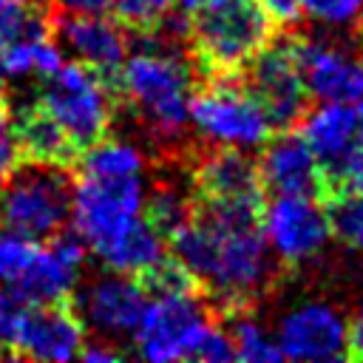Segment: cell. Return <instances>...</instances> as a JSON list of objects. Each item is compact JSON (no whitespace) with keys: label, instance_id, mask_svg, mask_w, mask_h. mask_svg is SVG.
Wrapping results in <instances>:
<instances>
[{"label":"cell","instance_id":"1","mask_svg":"<svg viewBox=\"0 0 363 363\" xmlns=\"http://www.w3.org/2000/svg\"><path fill=\"white\" fill-rule=\"evenodd\" d=\"M164 247L190 269L218 315L255 309L284 269L264 238L261 210L250 207L196 201Z\"/></svg>","mask_w":363,"mask_h":363},{"label":"cell","instance_id":"2","mask_svg":"<svg viewBox=\"0 0 363 363\" xmlns=\"http://www.w3.org/2000/svg\"><path fill=\"white\" fill-rule=\"evenodd\" d=\"M142 48L125 57L116 77V108H125L156 162L182 159L193 145L190 133V94L199 82V71L187 54V45L159 31L139 34Z\"/></svg>","mask_w":363,"mask_h":363},{"label":"cell","instance_id":"3","mask_svg":"<svg viewBox=\"0 0 363 363\" xmlns=\"http://www.w3.org/2000/svg\"><path fill=\"white\" fill-rule=\"evenodd\" d=\"M272 37L258 0H207L187 17L184 45L201 79L241 74Z\"/></svg>","mask_w":363,"mask_h":363},{"label":"cell","instance_id":"4","mask_svg":"<svg viewBox=\"0 0 363 363\" xmlns=\"http://www.w3.org/2000/svg\"><path fill=\"white\" fill-rule=\"evenodd\" d=\"M74 201V167L20 159L0 179V224L34 241L65 230Z\"/></svg>","mask_w":363,"mask_h":363},{"label":"cell","instance_id":"5","mask_svg":"<svg viewBox=\"0 0 363 363\" xmlns=\"http://www.w3.org/2000/svg\"><path fill=\"white\" fill-rule=\"evenodd\" d=\"M37 102L57 119L79 153L102 142L116 116L113 85L79 60H62V65L43 79Z\"/></svg>","mask_w":363,"mask_h":363},{"label":"cell","instance_id":"6","mask_svg":"<svg viewBox=\"0 0 363 363\" xmlns=\"http://www.w3.org/2000/svg\"><path fill=\"white\" fill-rule=\"evenodd\" d=\"M221 320L204 289L147 298L133 329V346L145 360H196L201 340Z\"/></svg>","mask_w":363,"mask_h":363},{"label":"cell","instance_id":"7","mask_svg":"<svg viewBox=\"0 0 363 363\" xmlns=\"http://www.w3.org/2000/svg\"><path fill=\"white\" fill-rule=\"evenodd\" d=\"M190 128L210 145L258 147L272 125L241 74L201 77L190 94Z\"/></svg>","mask_w":363,"mask_h":363},{"label":"cell","instance_id":"8","mask_svg":"<svg viewBox=\"0 0 363 363\" xmlns=\"http://www.w3.org/2000/svg\"><path fill=\"white\" fill-rule=\"evenodd\" d=\"M142 176H82L74 182V233L99 255L133 218L142 216Z\"/></svg>","mask_w":363,"mask_h":363},{"label":"cell","instance_id":"9","mask_svg":"<svg viewBox=\"0 0 363 363\" xmlns=\"http://www.w3.org/2000/svg\"><path fill=\"white\" fill-rule=\"evenodd\" d=\"M241 77L264 108L272 130L301 125L312 96L295 62L292 31H275V37L250 60Z\"/></svg>","mask_w":363,"mask_h":363},{"label":"cell","instance_id":"10","mask_svg":"<svg viewBox=\"0 0 363 363\" xmlns=\"http://www.w3.org/2000/svg\"><path fill=\"white\" fill-rule=\"evenodd\" d=\"M187 176L196 201L224 207H264V184L258 164L241 147L230 145H193L187 153Z\"/></svg>","mask_w":363,"mask_h":363},{"label":"cell","instance_id":"11","mask_svg":"<svg viewBox=\"0 0 363 363\" xmlns=\"http://www.w3.org/2000/svg\"><path fill=\"white\" fill-rule=\"evenodd\" d=\"M261 230L272 255L289 269L318 258L332 238L326 201L298 193H278L269 201L264 199Z\"/></svg>","mask_w":363,"mask_h":363},{"label":"cell","instance_id":"12","mask_svg":"<svg viewBox=\"0 0 363 363\" xmlns=\"http://www.w3.org/2000/svg\"><path fill=\"white\" fill-rule=\"evenodd\" d=\"M71 306L82 320V329H91L94 337H105L119 343V337L133 335L147 295L136 275H125L116 269H105L91 275L88 281H77L71 292Z\"/></svg>","mask_w":363,"mask_h":363},{"label":"cell","instance_id":"13","mask_svg":"<svg viewBox=\"0 0 363 363\" xmlns=\"http://www.w3.org/2000/svg\"><path fill=\"white\" fill-rule=\"evenodd\" d=\"M275 340L284 360H349L346 312L320 298H306L286 309L275 326Z\"/></svg>","mask_w":363,"mask_h":363},{"label":"cell","instance_id":"14","mask_svg":"<svg viewBox=\"0 0 363 363\" xmlns=\"http://www.w3.org/2000/svg\"><path fill=\"white\" fill-rule=\"evenodd\" d=\"M51 40L74 60L94 68L116 91L119 68L128 57V31L102 11H65L51 6Z\"/></svg>","mask_w":363,"mask_h":363},{"label":"cell","instance_id":"15","mask_svg":"<svg viewBox=\"0 0 363 363\" xmlns=\"http://www.w3.org/2000/svg\"><path fill=\"white\" fill-rule=\"evenodd\" d=\"M292 51L306 91L318 102L352 105L363 96V57L357 45L346 48L335 40L292 31Z\"/></svg>","mask_w":363,"mask_h":363},{"label":"cell","instance_id":"16","mask_svg":"<svg viewBox=\"0 0 363 363\" xmlns=\"http://www.w3.org/2000/svg\"><path fill=\"white\" fill-rule=\"evenodd\" d=\"M88 247L74 230H60L45 238L43 247H34L26 269L11 281V286L28 303H60L68 301L79 272L85 267Z\"/></svg>","mask_w":363,"mask_h":363},{"label":"cell","instance_id":"17","mask_svg":"<svg viewBox=\"0 0 363 363\" xmlns=\"http://www.w3.org/2000/svg\"><path fill=\"white\" fill-rule=\"evenodd\" d=\"M258 147L261 153L255 164H258L264 193H272V196L298 193V196H315L320 201L326 199L323 167L298 128L272 130Z\"/></svg>","mask_w":363,"mask_h":363},{"label":"cell","instance_id":"18","mask_svg":"<svg viewBox=\"0 0 363 363\" xmlns=\"http://www.w3.org/2000/svg\"><path fill=\"white\" fill-rule=\"evenodd\" d=\"M85 329L71 301L60 303H31L17 326L11 352L17 360H54L65 363L79 354Z\"/></svg>","mask_w":363,"mask_h":363},{"label":"cell","instance_id":"19","mask_svg":"<svg viewBox=\"0 0 363 363\" xmlns=\"http://www.w3.org/2000/svg\"><path fill=\"white\" fill-rule=\"evenodd\" d=\"M11 125H14V136H17V147L23 159L60 164V167H77L79 150L37 99L20 108H11Z\"/></svg>","mask_w":363,"mask_h":363},{"label":"cell","instance_id":"20","mask_svg":"<svg viewBox=\"0 0 363 363\" xmlns=\"http://www.w3.org/2000/svg\"><path fill=\"white\" fill-rule=\"evenodd\" d=\"M303 139L315 150L320 167L332 164L354 139H357V113L346 102H320L318 108H309L301 119Z\"/></svg>","mask_w":363,"mask_h":363},{"label":"cell","instance_id":"21","mask_svg":"<svg viewBox=\"0 0 363 363\" xmlns=\"http://www.w3.org/2000/svg\"><path fill=\"white\" fill-rule=\"evenodd\" d=\"M164 255V238L145 221V216L133 218L96 258L116 272L125 275H139L150 264H156Z\"/></svg>","mask_w":363,"mask_h":363},{"label":"cell","instance_id":"22","mask_svg":"<svg viewBox=\"0 0 363 363\" xmlns=\"http://www.w3.org/2000/svg\"><path fill=\"white\" fill-rule=\"evenodd\" d=\"M224 329L230 335L235 360H247V363H278L284 360L275 332L267 329L258 318L255 309H235L230 315H221Z\"/></svg>","mask_w":363,"mask_h":363},{"label":"cell","instance_id":"23","mask_svg":"<svg viewBox=\"0 0 363 363\" xmlns=\"http://www.w3.org/2000/svg\"><path fill=\"white\" fill-rule=\"evenodd\" d=\"M329 233L343 250L363 252V193H340L326 201Z\"/></svg>","mask_w":363,"mask_h":363},{"label":"cell","instance_id":"24","mask_svg":"<svg viewBox=\"0 0 363 363\" xmlns=\"http://www.w3.org/2000/svg\"><path fill=\"white\" fill-rule=\"evenodd\" d=\"M113 20L133 37L153 34L167 14L173 11V0H108Z\"/></svg>","mask_w":363,"mask_h":363},{"label":"cell","instance_id":"25","mask_svg":"<svg viewBox=\"0 0 363 363\" xmlns=\"http://www.w3.org/2000/svg\"><path fill=\"white\" fill-rule=\"evenodd\" d=\"M323 201L340 193H363V136H357L332 164H323Z\"/></svg>","mask_w":363,"mask_h":363},{"label":"cell","instance_id":"26","mask_svg":"<svg viewBox=\"0 0 363 363\" xmlns=\"http://www.w3.org/2000/svg\"><path fill=\"white\" fill-rule=\"evenodd\" d=\"M301 9L303 17L332 28H354L363 17V0H301Z\"/></svg>","mask_w":363,"mask_h":363},{"label":"cell","instance_id":"27","mask_svg":"<svg viewBox=\"0 0 363 363\" xmlns=\"http://www.w3.org/2000/svg\"><path fill=\"white\" fill-rule=\"evenodd\" d=\"M34 238L0 224V284H11L34 255Z\"/></svg>","mask_w":363,"mask_h":363},{"label":"cell","instance_id":"28","mask_svg":"<svg viewBox=\"0 0 363 363\" xmlns=\"http://www.w3.org/2000/svg\"><path fill=\"white\" fill-rule=\"evenodd\" d=\"M28 301L11 286V284H0V343H6L11 349V340L17 335L20 320L28 312Z\"/></svg>","mask_w":363,"mask_h":363},{"label":"cell","instance_id":"29","mask_svg":"<svg viewBox=\"0 0 363 363\" xmlns=\"http://www.w3.org/2000/svg\"><path fill=\"white\" fill-rule=\"evenodd\" d=\"M275 31H301L303 28V9L301 0H258Z\"/></svg>","mask_w":363,"mask_h":363},{"label":"cell","instance_id":"30","mask_svg":"<svg viewBox=\"0 0 363 363\" xmlns=\"http://www.w3.org/2000/svg\"><path fill=\"white\" fill-rule=\"evenodd\" d=\"M20 147H17V136H14V125H11V108L3 99L0 102V179L20 162Z\"/></svg>","mask_w":363,"mask_h":363},{"label":"cell","instance_id":"31","mask_svg":"<svg viewBox=\"0 0 363 363\" xmlns=\"http://www.w3.org/2000/svg\"><path fill=\"white\" fill-rule=\"evenodd\" d=\"M77 357H82L85 363H116L125 354H122V349L113 340H105V337H94L91 335V340H82Z\"/></svg>","mask_w":363,"mask_h":363},{"label":"cell","instance_id":"32","mask_svg":"<svg viewBox=\"0 0 363 363\" xmlns=\"http://www.w3.org/2000/svg\"><path fill=\"white\" fill-rule=\"evenodd\" d=\"M349 360H363V306H357L349 323Z\"/></svg>","mask_w":363,"mask_h":363},{"label":"cell","instance_id":"33","mask_svg":"<svg viewBox=\"0 0 363 363\" xmlns=\"http://www.w3.org/2000/svg\"><path fill=\"white\" fill-rule=\"evenodd\" d=\"M51 6L57 9H65V11H108V0H48Z\"/></svg>","mask_w":363,"mask_h":363},{"label":"cell","instance_id":"34","mask_svg":"<svg viewBox=\"0 0 363 363\" xmlns=\"http://www.w3.org/2000/svg\"><path fill=\"white\" fill-rule=\"evenodd\" d=\"M207 0H173V11H179L182 17H190L199 6H204Z\"/></svg>","mask_w":363,"mask_h":363},{"label":"cell","instance_id":"35","mask_svg":"<svg viewBox=\"0 0 363 363\" xmlns=\"http://www.w3.org/2000/svg\"><path fill=\"white\" fill-rule=\"evenodd\" d=\"M6 85H9V74H6V68H3V62H0V102L6 99Z\"/></svg>","mask_w":363,"mask_h":363},{"label":"cell","instance_id":"36","mask_svg":"<svg viewBox=\"0 0 363 363\" xmlns=\"http://www.w3.org/2000/svg\"><path fill=\"white\" fill-rule=\"evenodd\" d=\"M354 40H357V51L363 57V20H357V26H354Z\"/></svg>","mask_w":363,"mask_h":363},{"label":"cell","instance_id":"37","mask_svg":"<svg viewBox=\"0 0 363 363\" xmlns=\"http://www.w3.org/2000/svg\"><path fill=\"white\" fill-rule=\"evenodd\" d=\"M357 102H360V105H357V111H354V113H357V128L363 130V96H360Z\"/></svg>","mask_w":363,"mask_h":363}]
</instances>
